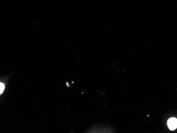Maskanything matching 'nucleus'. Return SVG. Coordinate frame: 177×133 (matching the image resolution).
<instances>
[{"mask_svg": "<svg viewBox=\"0 0 177 133\" xmlns=\"http://www.w3.org/2000/svg\"><path fill=\"white\" fill-rule=\"evenodd\" d=\"M168 126L170 130H175L177 128V119L172 117L168 120Z\"/></svg>", "mask_w": 177, "mask_h": 133, "instance_id": "obj_1", "label": "nucleus"}, {"mask_svg": "<svg viewBox=\"0 0 177 133\" xmlns=\"http://www.w3.org/2000/svg\"><path fill=\"white\" fill-rule=\"evenodd\" d=\"M4 89H5L4 84H2V83H1V82H0V95H1V93H2V92H3V90H4Z\"/></svg>", "mask_w": 177, "mask_h": 133, "instance_id": "obj_2", "label": "nucleus"}]
</instances>
